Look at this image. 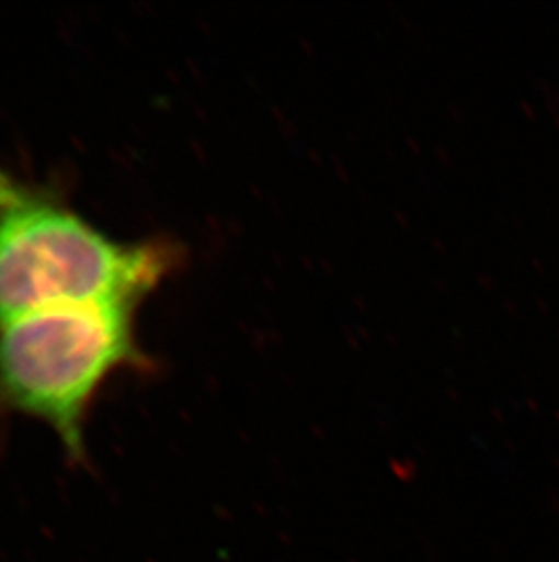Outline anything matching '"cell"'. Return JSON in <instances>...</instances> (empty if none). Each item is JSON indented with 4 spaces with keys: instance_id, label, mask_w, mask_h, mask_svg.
<instances>
[{
    "instance_id": "obj_1",
    "label": "cell",
    "mask_w": 559,
    "mask_h": 562,
    "mask_svg": "<svg viewBox=\"0 0 559 562\" xmlns=\"http://www.w3.org/2000/svg\"><path fill=\"white\" fill-rule=\"evenodd\" d=\"M184 262L176 240L113 239L52 191L0 170V326L62 306L142 304Z\"/></svg>"
},
{
    "instance_id": "obj_2",
    "label": "cell",
    "mask_w": 559,
    "mask_h": 562,
    "mask_svg": "<svg viewBox=\"0 0 559 562\" xmlns=\"http://www.w3.org/2000/svg\"><path fill=\"white\" fill-rule=\"evenodd\" d=\"M138 303L43 310L0 326V412L41 420L75 467H88L85 426L96 395L122 370L149 372Z\"/></svg>"
}]
</instances>
